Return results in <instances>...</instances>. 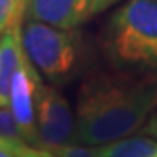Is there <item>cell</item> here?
I'll return each instance as SVG.
<instances>
[{"mask_svg":"<svg viewBox=\"0 0 157 157\" xmlns=\"http://www.w3.org/2000/svg\"><path fill=\"white\" fill-rule=\"evenodd\" d=\"M21 40L28 61L52 87L68 84L87 63V45L80 30H61L23 19Z\"/></svg>","mask_w":157,"mask_h":157,"instance_id":"3957f363","label":"cell"},{"mask_svg":"<svg viewBox=\"0 0 157 157\" xmlns=\"http://www.w3.org/2000/svg\"><path fill=\"white\" fill-rule=\"evenodd\" d=\"M21 25L23 17H19L0 35V108H9L12 78L28 63L23 49Z\"/></svg>","mask_w":157,"mask_h":157,"instance_id":"52a82bcc","label":"cell"},{"mask_svg":"<svg viewBox=\"0 0 157 157\" xmlns=\"http://www.w3.org/2000/svg\"><path fill=\"white\" fill-rule=\"evenodd\" d=\"M23 136L17 129V124L12 117L9 108H0V147L7 148V147L14 145L17 141H21Z\"/></svg>","mask_w":157,"mask_h":157,"instance_id":"9c48e42d","label":"cell"},{"mask_svg":"<svg viewBox=\"0 0 157 157\" xmlns=\"http://www.w3.org/2000/svg\"><path fill=\"white\" fill-rule=\"evenodd\" d=\"M141 131H143L145 135H148V136H154V138H157V108L152 112L150 119L145 122V126L141 128Z\"/></svg>","mask_w":157,"mask_h":157,"instance_id":"4fadbf2b","label":"cell"},{"mask_svg":"<svg viewBox=\"0 0 157 157\" xmlns=\"http://www.w3.org/2000/svg\"><path fill=\"white\" fill-rule=\"evenodd\" d=\"M19 17H23L21 0H0V33H4Z\"/></svg>","mask_w":157,"mask_h":157,"instance_id":"30bf717a","label":"cell"},{"mask_svg":"<svg viewBox=\"0 0 157 157\" xmlns=\"http://www.w3.org/2000/svg\"><path fill=\"white\" fill-rule=\"evenodd\" d=\"M119 2L121 0H21V7L25 21L61 30H78Z\"/></svg>","mask_w":157,"mask_h":157,"instance_id":"5b68a950","label":"cell"},{"mask_svg":"<svg viewBox=\"0 0 157 157\" xmlns=\"http://www.w3.org/2000/svg\"><path fill=\"white\" fill-rule=\"evenodd\" d=\"M100 157H157V140L148 136H128L98 147Z\"/></svg>","mask_w":157,"mask_h":157,"instance_id":"ba28073f","label":"cell"},{"mask_svg":"<svg viewBox=\"0 0 157 157\" xmlns=\"http://www.w3.org/2000/svg\"><path fill=\"white\" fill-rule=\"evenodd\" d=\"M52 154L56 157H100L98 147H86V145H78V143L54 148Z\"/></svg>","mask_w":157,"mask_h":157,"instance_id":"7c38bea8","label":"cell"},{"mask_svg":"<svg viewBox=\"0 0 157 157\" xmlns=\"http://www.w3.org/2000/svg\"><path fill=\"white\" fill-rule=\"evenodd\" d=\"M157 108V75L91 72L75 105V141L103 147L145 126Z\"/></svg>","mask_w":157,"mask_h":157,"instance_id":"6da1fadb","label":"cell"},{"mask_svg":"<svg viewBox=\"0 0 157 157\" xmlns=\"http://www.w3.org/2000/svg\"><path fill=\"white\" fill-rule=\"evenodd\" d=\"M44 86L45 84L42 82L40 73L30 61L14 75L11 86L9 110L16 121L23 140L33 147H40L37 128H35V103Z\"/></svg>","mask_w":157,"mask_h":157,"instance_id":"8992f818","label":"cell"},{"mask_svg":"<svg viewBox=\"0 0 157 157\" xmlns=\"http://www.w3.org/2000/svg\"><path fill=\"white\" fill-rule=\"evenodd\" d=\"M4 150H6L11 157H56L52 152L45 150V148H40V147L30 145V143H26L25 140L17 141V143L7 147Z\"/></svg>","mask_w":157,"mask_h":157,"instance_id":"8fae6325","label":"cell"},{"mask_svg":"<svg viewBox=\"0 0 157 157\" xmlns=\"http://www.w3.org/2000/svg\"><path fill=\"white\" fill-rule=\"evenodd\" d=\"M98 47L113 72L157 75V0H126L103 23Z\"/></svg>","mask_w":157,"mask_h":157,"instance_id":"7a4b0ae2","label":"cell"},{"mask_svg":"<svg viewBox=\"0 0 157 157\" xmlns=\"http://www.w3.org/2000/svg\"><path fill=\"white\" fill-rule=\"evenodd\" d=\"M35 128L42 148H54L75 143V112L58 87L44 86L35 103Z\"/></svg>","mask_w":157,"mask_h":157,"instance_id":"277c9868","label":"cell"},{"mask_svg":"<svg viewBox=\"0 0 157 157\" xmlns=\"http://www.w3.org/2000/svg\"><path fill=\"white\" fill-rule=\"evenodd\" d=\"M0 157H11V155H9V154H7V152L4 150L2 147H0Z\"/></svg>","mask_w":157,"mask_h":157,"instance_id":"5bb4252c","label":"cell"}]
</instances>
